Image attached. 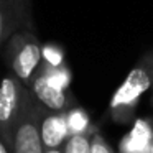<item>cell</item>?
<instances>
[{"instance_id": "9c48e42d", "label": "cell", "mask_w": 153, "mask_h": 153, "mask_svg": "<svg viewBox=\"0 0 153 153\" xmlns=\"http://www.w3.org/2000/svg\"><path fill=\"white\" fill-rule=\"evenodd\" d=\"M66 119H68V127H69L71 135L91 132L89 115H87L82 109H79V107H71L66 112Z\"/></svg>"}, {"instance_id": "3957f363", "label": "cell", "mask_w": 153, "mask_h": 153, "mask_svg": "<svg viewBox=\"0 0 153 153\" xmlns=\"http://www.w3.org/2000/svg\"><path fill=\"white\" fill-rule=\"evenodd\" d=\"M33 102L30 91L13 76L7 74L0 79V137L8 143L15 123Z\"/></svg>"}, {"instance_id": "277c9868", "label": "cell", "mask_w": 153, "mask_h": 153, "mask_svg": "<svg viewBox=\"0 0 153 153\" xmlns=\"http://www.w3.org/2000/svg\"><path fill=\"white\" fill-rule=\"evenodd\" d=\"M8 146L12 153H45V146L40 135L38 105L35 100L27 107V110L15 123L8 140Z\"/></svg>"}, {"instance_id": "8992f818", "label": "cell", "mask_w": 153, "mask_h": 153, "mask_svg": "<svg viewBox=\"0 0 153 153\" xmlns=\"http://www.w3.org/2000/svg\"><path fill=\"white\" fill-rule=\"evenodd\" d=\"M38 122H40V135L45 150L61 148L69 138L71 132L68 127L66 114L50 112L41 105H38Z\"/></svg>"}, {"instance_id": "7c38bea8", "label": "cell", "mask_w": 153, "mask_h": 153, "mask_svg": "<svg viewBox=\"0 0 153 153\" xmlns=\"http://www.w3.org/2000/svg\"><path fill=\"white\" fill-rule=\"evenodd\" d=\"M43 63L48 64L51 68H59L63 66V61H64V54L63 50L56 45H45L43 46Z\"/></svg>"}, {"instance_id": "30bf717a", "label": "cell", "mask_w": 153, "mask_h": 153, "mask_svg": "<svg viewBox=\"0 0 153 153\" xmlns=\"http://www.w3.org/2000/svg\"><path fill=\"white\" fill-rule=\"evenodd\" d=\"M43 73L46 76V79L53 84L54 87L58 89H63L68 91L69 89V84H71V73L66 66H59V68H51L48 64L43 63Z\"/></svg>"}, {"instance_id": "5bb4252c", "label": "cell", "mask_w": 153, "mask_h": 153, "mask_svg": "<svg viewBox=\"0 0 153 153\" xmlns=\"http://www.w3.org/2000/svg\"><path fill=\"white\" fill-rule=\"evenodd\" d=\"M0 153H12L10 146H8V143L5 142L2 137H0Z\"/></svg>"}, {"instance_id": "9a60e30c", "label": "cell", "mask_w": 153, "mask_h": 153, "mask_svg": "<svg viewBox=\"0 0 153 153\" xmlns=\"http://www.w3.org/2000/svg\"><path fill=\"white\" fill-rule=\"evenodd\" d=\"M45 153H63V150L61 148H48V150H45Z\"/></svg>"}, {"instance_id": "4fadbf2b", "label": "cell", "mask_w": 153, "mask_h": 153, "mask_svg": "<svg viewBox=\"0 0 153 153\" xmlns=\"http://www.w3.org/2000/svg\"><path fill=\"white\" fill-rule=\"evenodd\" d=\"M91 153H114L109 143L104 140V137L97 130H92L91 133Z\"/></svg>"}, {"instance_id": "5b68a950", "label": "cell", "mask_w": 153, "mask_h": 153, "mask_svg": "<svg viewBox=\"0 0 153 153\" xmlns=\"http://www.w3.org/2000/svg\"><path fill=\"white\" fill-rule=\"evenodd\" d=\"M30 94L38 105H41L43 109L50 110V112L66 114L73 107V96L69 94V91L54 87L45 76L43 66H41L38 76L35 77L33 84H31Z\"/></svg>"}, {"instance_id": "2e32d148", "label": "cell", "mask_w": 153, "mask_h": 153, "mask_svg": "<svg viewBox=\"0 0 153 153\" xmlns=\"http://www.w3.org/2000/svg\"><path fill=\"white\" fill-rule=\"evenodd\" d=\"M152 153H153V152H152Z\"/></svg>"}, {"instance_id": "7a4b0ae2", "label": "cell", "mask_w": 153, "mask_h": 153, "mask_svg": "<svg viewBox=\"0 0 153 153\" xmlns=\"http://www.w3.org/2000/svg\"><path fill=\"white\" fill-rule=\"evenodd\" d=\"M43 45L28 28L12 35L5 48V63L12 74L30 91L35 77L43 66Z\"/></svg>"}, {"instance_id": "ba28073f", "label": "cell", "mask_w": 153, "mask_h": 153, "mask_svg": "<svg viewBox=\"0 0 153 153\" xmlns=\"http://www.w3.org/2000/svg\"><path fill=\"white\" fill-rule=\"evenodd\" d=\"M153 152V130L146 120L138 119L120 142V153H152Z\"/></svg>"}, {"instance_id": "8fae6325", "label": "cell", "mask_w": 153, "mask_h": 153, "mask_svg": "<svg viewBox=\"0 0 153 153\" xmlns=\"http://www.w3.org/2000/svg\"><path fill=\"white\" fill-rule=\"evenodd\" d=\"M91 133H76L69 135L66 143L63 145V153H91Z\"/></svg>"}, {"instance_id": "52a82bcc", "label": "cell", "mask_w": 153, "mask_h": 153, "mask_svg": "<svg viewBox=\"0 0 153 153\" xmlns=\"http://www.w3.org/2000/svg\"><path fill=\"white\" fill-rule=\"evenodd\" d=\"M25 18L23 0H0V46L20 30Z\"/></svg>"}, {"instance_id": "6da1fadb", "label": "cell", "mask_w": 153, "mask_h": 153, "mask_svg": "<svg viewBox=\"0 0 153 153\" xmlns=\"http://www.w3.org/2000/svg\"><path fill=\"white\" fill-rule=\"evenodd\" d=\"M150 87H153V50L140 58L112 96L109 105L110 117L119 123H127L132 119L140 97Z\"/></svg>"}]
</instances>
